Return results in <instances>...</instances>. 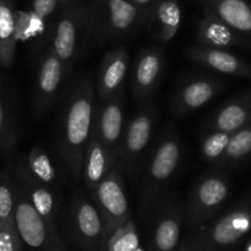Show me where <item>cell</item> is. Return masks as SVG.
Returning <instances> with one entry per match:
<instances>
[{
    "label": "cell",
    "mask_w": 251,
    "mask_h": 251,
    "mask_svg": "<svg viewBox=\"0 0 251 251\" xmlns=\"http://www.w3.org/2000/svg\"><path fill=\"white\" fill-rule=\"evenodd\" d=\"M95 88L90 75H84L72 86L62 107L57 149L74 181L81 180L83 160L93 131L95 116Z\"/></svg>",
    "instance_id": "1"
},
{
    "label": "cell",
    "mask_w": 251,
    "mask_h": 251,
    "mask_svg": "<svg viewBox=\"0 0 251 251\" xmlns=\"http://www.w3.org/2000/svg\"><path fill=\"white\" fill-rule=\"evenodd\" d=\"M182 159V143L177 132L169 125L155 148L148 156L144 168L141 191V213L149 217L156 212L177 173Z\"/></svg>",
    "instance_id": "2"
},
{
    "label": "cell",
    "mask_w": 251,
    "mask_h": 251,
    "mask_svg": "<svg viewBox=\"0 0 251 251\" xmlns=\"http://www.w3.org/2000/svg\"><path fill=\"white\" fill-rule=\"evenodd\" d=\"M68 230L81 251H106L105 223L90 195L74 194L68 211Z\"/></svg>",
    "instance_id": "3"
},
{
    "label": "cell",
    "mask_w": 251,
    "mask_h": 251,
    "mask_svg": "<svg viewBox=\"0 0 251 251\" xmlns=\"http://www.w3.org/2000/svg\"><path fill=\"white\" fill-rule=\"evenodd\" d=\"M156 122V108L151 100L144 102L143 107L134 115L125 127L117 154V163L123 173L129 176L138 175Z\"/></svg>",
    "instance_id": "4"
},
{
    "label": "cell",
    "mask_w": 251,
    "mask_h": 251,
    "mask_svg": "<svg viewBox=\"0 0 251 251\" xmlns=\"http://www.w3.org/2000/svg\"><path fill=\"white\" fill-rule=\"evenodd\" d=\"M229 195V183L218 173L204 174L192 187L183 218L190 229H199L216 214Z\"/></svg>",
    "instance_id": "5"
},
{
    "label": "cell",
    "mask_w": 251,
    "mask_h": 251,
    "mask_svg": "<svg viewBox=\"0 0 251 251\" xmlns=\"http://www.w3.org/2000/svg\"><path fill=\"white\" fill-rule=\"evenodd\" d=\"M90 196L102 217L108 240L118 228L131 221L128 197L120 164L116 163L112 166L108 175Z\"/></svg>",
    "instance_id": "6"
},
{
    "label": "cell",
    "mask_w": 251,
    "mask_h": 251,
    "mask_svg": "<svg viewBox=\"0 0 251 251\" xmlns=\"http://www.w3.org/2000/svg\"><path fill=\"white\" fill-rule=\"evenodd\" d=\"M14 221L20 236L23 249L28 251H45L60 238L45 221L32 204L23 188H14Z\"/></svg>",
    "instance_id": "7"
},
{
    "label": "cell",
    "mask_w": 251,
    "mask_h": 251,
    "mask_svg": "<svg viewBox=\"0 0 251 251\" xmlns=\"http://www.w3.org/2000/svg\"><path fill=\"white\" fill-rule=\"evenodd\" d=\"M139 15V8L129 0H102L98 10L88 18L90 33L103 45L129 32Z\"/></svg>",
    "instance_id": "8"
},
{
    "label": "cell",
    "mask_w": 251,
    "mask_h": 251,
    "mask_svg": "<svg viewBox=\"0 0 251 251\" xmlns=\"http://www.w3.org/2000/svg\"><path fill=\"white\" fill-rule=\"evenodd\" d=\"M86 31L90 32L88 18H84L79 11H68L55 25L50 47L62 62L66 76L72 73L84 50L85 42L83 41L86 37Z\"/></svg>",
    "instance_id": "9"
},
{
    "label": "cell",
    "mask_w": 251,
    "mask_h": 251,
    "mask_svg": "<svg viewBox=\"0 0 251 251\" xmlns=\"http://www.w3.org/2000/svg\"><path fill=\"white\" fill-rule=\"evenodd\" d=\"M183 206L176 194L169 195L156 209L151 233V251H176L180 244Z\"/></svg>",
    "instance_id": "10"
},
{
    "label": "cell",
    "mask_w": 251,
    "mask_h": 251,
    "mask_svg": "<svg viewBox=\"0 0 251 251\" xmlns=\"http://www.w3.org/2000/svg\"><path fill=\"white\" fill-rule=\"evenodd\" d=\"M125 90L123 86L102 102L95 112L91 134L105 144L115 155L118 154L121 139L125 132Z\"/></svg>",
    "instance_id": "11"
},
{
    "label": "cell",
    "mask_w": 251,
    "mask_h": 251,
    "mask_svg": "<svg viewBox=\"0 0 251 251\" xmlns=\"http://www.w3.org/2000/svg\"><path fill=\"white\" fill-rule=\"evenodd\" d=\"M251 228V214L234 209L203 229V251H226Z\"/></svg>",
    "instance_id": "12"
},
{
    "label": "cell",
    "mask_w": 251,
    "mask_h": 251,
    "mask_svg": "<svg viewBox=\"0 0 251 251\" xmlns=\"http://www.w3.org/2000/svg\"><path fill=\"white\" fill-rule=\"evenodd\" d=\"M66 76L64 68L50 46L43 52L41 64L38 67L36 79L35 93V112L37 115L45 113L53 105L59 94L63 78Z\"/></svg>",
    "instance_id": "13"
},
{
    "label": "cell",
    "mask_w": 251,
    "mask_h": 251,
    "mask_svg": "<svg viewBox=\"0 0 251 251\" xmlns=\"http://www.w3.org/2000/svg\"><path fill=\"white\" fill-rule=\"evenodd\" d=\"M221 89V81L209 76H200L186 81L173 96V115L176 117H182L199 110L208 103Z\"/></svg>",
    "instance_id": "14"
},
{
    "label": "cell",
    "mask_w": 251,
    "mask_h": 251,
    "mask_svg": "<svg viewBox=\"0 0 251 251\" xmlns=\"http://www.w3.org/2000/svg\"><path fill=\"white\" fill-rule=\"evenodd\" d=\"M164 71V55L155 48L141 53L132 79L133 96L138 102H147L158 89Z\"/></svg>",
    "instance_id": "15"
},
{
    "label": "cell",
    "mask_w": 251,
    "mask_h": 251,
    "mask_svg": "<svg viewBox=\"0 0 251 251\" xmlns=\"http://www.w3.org/2000/svg\"><path fill=\"white\" fill-rule=\"evenodd\" d=\"M128 62L129 53L123 46L113 48L103 55L96 81V96L101 102H105L122 88Z\"/></svg>",
    "instance_id": "16"
},
{
    "label": "cell",
    "mask_w": 251,
    "mask_h": 251,
    "mask_svg": "<svg viewBox=\"0 0 251 251\" xmlns=\"http://www.w3.org/2000/svg\"><path fill=\"white\" fill-rule=\"evenodd\" d=\"M117 163V155L91 134L83 160L81 178L89 195L95 191L101 181L108 175L112 166Z\"/></svg>",
    "instance_id": "17"
},
{
    "label": "cell",
    "mask_w": 251,
    "mask_h": 251,
    "mask_svg": "<svg viewBox=\"0 0 251 251\" xmlns=\"http://www.w3.org/2000/svg\"><path fill=\"white\" fill-rule=\"evenodd\" d=\"M21 188L30 199L38 213L45 218L50 226L58 230V216H59V202L55 188L50 187L46 183L38 181L28 171L27 166L21 174Z\"/></svg>",
    "instance_id": "18"
},
{
    "label": "cell",
    "mask_w": 251,
    "mask_h": 251,
    "mask_svg": "<svg viewBox=\"0 0 251 251\" xmlns=\"http://www.w3.org/2000/svg\"><path fill=\"white\" fill-rule=\"evenodd\" d=\"M186 55L192 62L217 73L228 75H245L249 73L248 67L244 66L238 57L226 50L207 47L197 43L186 50Z\"/></svg>",
    "instance_id": "19"
},
{
    "label": "cell",
    "mask_w": 251,
    "mask_h": 251,
    "mask_svg": "<svg viewBox=\"0 0 251 251\" xmlns=\"http://www.w3.org/2000/svg\"><path fill=\"white\" fill-rule=\"evenodd\" d=\"M206 14L238 32H251V6L245 0H201Z\"/></svg>",
    "instance_id": "20"
},
{
    "label": "cell",
    "mask_w": 251,
    "mask_h": 251,
    "mask_svg": "<svg viewBox=\"0 0 251 251\" xmlns=\"http://www.w3.org/2000/svg\"><path fill=\"white\" fill-rule=\"evenodd\" d=\"M181 23V9L176 0H161L154 6L149 31L160 43H168L177 33Z\"/></svg>",
    "instance_id": "21"
},
{
    "label": "cell",
    "mask_w": 251,
    "mask_h": 251,
    "mask_svg": "<svg viewBox=\"0 0 251 251\" xmlns=\"http://www.w3.org/2000/svg\"><path fill=\"white\" fill-rule=\"evenodd\" d=\"M251 117V96L231 101L221 108L207 123V131L233 134L246 125Z\"/></svg>",
    "instance_id": "22"
},
{
    "label": "cell",
    "mask_w": 251,
    "mask_h": 251,
    "mask_svg": "<svg viewBox=\"0 0 251 251\" xmlns=\"http://www.w3.org/2000/svg\"><path fill=\"white\" fill-rule=\"evenodd\" d=\"M196 41L199 45L226 50L235 46L238 43V37L229 26L214 16L206 14L197 25Z\"/></svg>",
    "instance_id": "23"
},
{
    "label": "cell",
    "mask_w": 251,
    "mask_h": 251,
    "mask_svg": "<svg viewBox=\"0 0 251 251\" xmlns=\"http://www.w3.org/2000/svg\"><path fill=\"white\" fill-rule=\"evenodd\" d=\"M16 14L6 0H0V64L11 67L16 50Z\"/></svg>",
    "instance_id": "24"
},
{
    "label": "cell",
    "mask_w": 251,
    "mask_h": 251,
    "mask_svg": "<svg viewBox=\"0 0 251 251\" xmlns=\"http://www.w3.org/2000/svg\"><path fill=\"white\" fill-rule=\"evenodd\" d=\"M26 166L38 181L57 190L58 183H59V175L45 149L37 146L33 147L27 155Z\"/></svg>",
    "instance_id": "25"
},
{
    "label": "cell",
    "mask_w": 251,
    "mask_h": 251,
    "mask_svg": "<svg viewBox=\"0 0 251 251\" xmlns=\"http://www.w3.org/2000/svg\"><path fill=\"white\" fill-rule=\"evenodd\" d=\"M251 151V122L246 123L244 127L234 132L230 137L228 147L223 155L214 164L224 165V164L234 163L240 160Z\"/></svg>",
    "instance_id": "26"
},
{
    "label": "cell",
    "mask_w": 251,
    "mask_h": 251,
    "mask_svg": "<svg viewBox=\"0 0 251 251\" xmlns=\"http://www.w3.org/2000/svg\"><path fill=\"white\" fill-rule=\"evenodd\" d=\"M139 245L138 230L131 219L108 238L106 251H136Z\"/></svg>",
    "instance_id": "27"
},
{
    "label": "cell",
    "mask_w": 251,
    "mask_h": 251,
    "mask_svg": "<svg viewBox=\"0 0 251 251\" xmlns=\"http://www.w3.org/2000/svg\"><path fill=\"white\" fill-rule=\"evenodd\" d=\"M230 133L219 131H207L201 139V154L208 163H216L224 154L229 141Z\"/></svg>",
    "instance_id": "28"
},
{
    "label": "cell",
    "mask_w": 251,
    "mask_h": 251,
    "mask_svg": "<svg viewBox=\"0 0 251 251\" xmlns=\"http://www.w3.org/2000/svg\"><path fill=\"white\" fill-rule=\"evenodd\" d=\"M0 251H24L14 219L0 224Z\"/></svg>",
    "instance_id": "29"
},
{
    "label": "cell",
    "mask_w": 251,
    "mask_h": 251,
    "mask_svg": "<svg viewBox=\"0 0 251 251\" xmlns=\"http://www.w3.org/2000/svg\"><path fill=\"white\" fill-rule=\"evenodd\" d=\"M14 188L6 181H0V224L14 219Z\"/></svg>",
    "instance_id": "30"
},
{
    "label": "cell",
    "mask_w": 251,
    "mask_h": 251,
    "mask_svg": "<svg viewBox=\"0 0 251 251\" xmlns=\"http://www.w3.org/2000/svg\"><path fill=\"white\" fill-rule=\"evenodd\" d=\"M16 142L15 134L11 132L10 123H9L8 116H6L5 110L1 100H0V143L3 144L6 149L13 148Z\"/></svg>",
    "instance_id": "31"
},
{
    "label": "cell",
    "mask_w": 251,
    "mask_h": 251,
    "mask_svg": "<svg viewBox=\"0 0 251 251\" xmlns=\"http://www.w3.org/2000/svg\"><path fill=\"white\" fill-rule=\"evenodd\" d=\"M203 229L204 226L195 229L194 233L190 234L186 240L178 244L176 251H203Z\"/></svg>",
    "instance_id": "32"
},
{
    "label": "cell",
    "mask_w": 251,
    "mask_h": 251,
    "mask_svg": "<svg viewBox=\"0 0 251 251\" xmlns=\"http://www.w3.org/2000/svg\"><path fill=\"white\" fill-rule=\"evenodd\" d=\"M58 1L59 0H33L32 13L41 20L47 21V19L50 18L57 9Z\"/></svg>",
    "instance_id": "33"
},
{
    "label": "cell",
    "mask_w": 251,
    "mask_h": 251,
    "mask_svg": "<svg viewBox=\"0 0 251 251\" xmlns=\"http://www.w3.org/2000/svg\"><path fill=\"white\" fill-rule=\"evenodd\" d=\"M45 251H67V250H66V248H64V244H63L62 238H59V239H57V240H55L54 243H53L52 245H50V248Z\"/></svg>",
    "instance_id": "34"
},
{
    "label": "cell",
    "mask_w": 251,
    "mask_h": 251,
    "mask_svg": "<svg viewBox=\"0 0 251 251\" xmlns=\"http://www.w3.org/2000/svg\"><path fill=\"white\" fill-rule=\"evenodd\" d=\"M129 1H132L136 6H147L149 5L153 0H129Z\"/></svg>",
    "instance_id": "35"
},
{
    "label": "cell",
    "mask_w": 251,
    "mask_h": 251,
    "mask_svg": "<svg viewBox=\"0 0 251 251\" xmlns=\"http://www.w3.org/2000/svg\"><path fill=\"white\" fill-rule=\"evenodd\" d=\"M136 251H147V250H146V249H144V248H142L141 245H139L138 248H137V250H136Z\"/></svg>",
    "instance_id": "36"
},
{
    "label": "cell",
    "mask_w": 251,
    "mask_h": 251,
    "mask_svg": "<svg viewBox=\"0 0 251 251\" xmlns=\"http://www.w3.org/2000/svg\"><path fill=\"white\" fill-rule=\"evenodd\" d=\"M245 251H251V241H250V243H249V245L246 246V250Z\"/></svg>",
    "instance_id": "37"
},
{
    "label": "cell",
    "mask_w": 251,
    "mask_h": 251,
    "mask_svg": "<svg viewBox=\"0 0 251 251\" xmlns=\"http://www.w3.org/2000/svg\"><path fill=\"white\" fill-rule=\"evenodd\" d=\"M59 1H68V0H59Z\"/></svg>",
    "instance_id": "38"
}]
</instances>
